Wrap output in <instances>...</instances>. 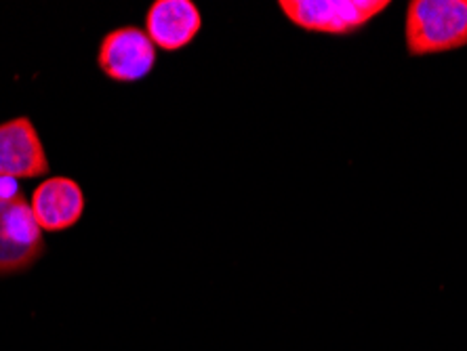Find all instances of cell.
Returning <instances> with one entry per match:
<instances>
[{
	"label": "cell",
	"instance_id": "obj_3",
	"mask_svg": "<svg viewBox=\"0 0 467 351\" xmlns=\"http://www.w3.org/2000/svg\"><path fill=\"white\" fill-rule=\"evenodd\" d=\"M45 253V232L22 190L0 194V278L30 270Z\"/></svg>",
	"mask_w": 467,
	"mask_h": 351
},
{
	"label": "cell",
	"instance_id": "obj_2",
	"mask_svg": "<svg viewBox=\"0 0 467 351\" xmlns=\"http://www.w3.org/2000/svg\"><path fill=\"white\" fill-rule=\"evenodd\" d=\"M288 24L310 34L349 36L391 6L389 0H280Z\"/></svg>",
	"mask_w": 467,
	"mask_h": 351
},
{
	"label": "cell",
	"instance_id": "obj_4",
	"mask_svg": "<svg viewBox=\"0 0 467 351\" xmlns=\"http://www.w3.org/2000/svg\"><path fill=\"white\" fill-rule=\"evenodd\" d=\"M158 49L140 26H120L104 34L98 49L99 72L112 82H140L154 72Z\"/></svg>",
	"mask_w": 467,
	"mask_h": 351
},
{
	"label": "cell",
	"instance_id": "obj_7",
	"mask_svg": "<svg viewBox=\"0 0 467 351\" xmlns=\"http://www.w3.org/2000/svg\"><path fill=\"white\" fill-rule=\"evenodd\" d=\"M143 30L156 49L177 53L194 43L202 30V13L192 0H154L148 6Z\"/></svg>",
	"mask_w": 467,
	"mask_h": 351
},
{
	"label": "cell",
	"instance_id": "obj_1",
	"mask_svg": "<svg viewBox=\"0 0 467 351\" xmlns=\"http://www.w3.org/2000/svg\"><path fill=\"white\" fill-rule=\"evenodd\" d=\"M404 46L430 57L467 46V0H410L404 13Z\"/></svg>",
	"mask_w": 467,
	"mask_h": 351
},
{
	"label": "cell",
	"instance_id": "obj_5",
	"mask_svg": "<svg viewBox=\"0 0 467 351\" xmlns=\"http://www.w3.org/2000/svg\"><path fill=\"white\" fill-rule=\"evenodd\" d=\"M49 173V156L32 119L16 116L0 122V179H38Z\"/></svg>",
	"mask_w": 467,
	"mask_h": 351
},
{
	"label": "cell",
	"instance_id": "obj_6",
	"mask_svg": "<svg viewBox=\"0 0 467 351\" xmlns=\"http://www.w3.org/2000/svg\"><path fill=\"white\" fill-rule=\"evenodd\" d=\"M30 206L40 230L57 233L78 225L80 219L85 217L87 196L77 179L51 175L34 188Z\"/></svg>",
	"mask_w": 467,
	"mask_h": 351
}]
</instances>
